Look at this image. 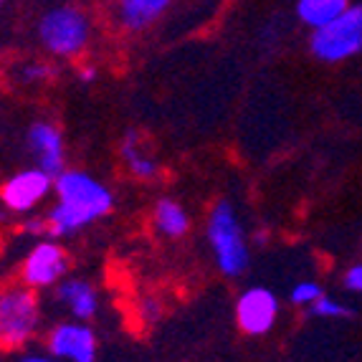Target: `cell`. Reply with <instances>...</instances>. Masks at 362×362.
Listing matches in <instances>:
<instances>
[{
    "label": "cell",
    "instance_id": "6da1fadb",
    "mask_svg": "<svg viewBox=\"0 0 362 362\" xmlns=\"http://www.w3.org/2000/svg\"><path fill=\"white\" fill-rule=\"evenodd\" d=\"M115 211V193L86 170H64L54 177V206L43 216L51 238H71Z\"/></svg>",
    "mask_w": 362,
    "mask_h": 362
},
{
    "label": "cell",
    "instance_id": "7a4b0ae2",
    "mask_svg": "<svg viewBox=\"0 0 362 362\" xmlns=\"http://www.w3.org/2000/svg\"><path fill=\"white\" fill-rule=\"evenodd\" d=\"M206 238L213 261L226 279H238L251 264V241L230 200H218L206 221Z\"/></svg>",
    "mask_w": 362,
    "mask_h": 362
},
{
    "label": "cell",
    "instance_id": "3957f363",
    "mask_svg": "<svg viewBox=\"0 0 362 362\" xmlns=\"http://www.w3.org/2000/svg\"><path fill=\"white\" fill-rule=\"evenodd\" d=\"M43 322V307L38 291L25 284H11L0 289V350L16 352L36 337Z\"/></svg>",
    "mask_w": 362,
    "mask_h": 362
},
{
    "label": "cell",
    "instance_id": "277c9868",
    "mask_svg": "<svg viewBox=\"0 0 362 362\" xmlns=\"http://www.w3.org/2000/svg\"><path fill=\"white\" fill-rule=\"evenodd\" d=\"M38 41L43 51L56 59H76L91 43V21L74 6L51 8L38 21Z\"/></svg>",
    "mask_w": 362,
    "mask_h": 362
},
{
    "label": "cell",
    "instance_id": "5b68a950",
    "mask_svg": "<svg viewBox=\"0 0 362 362\" xmlns=\"http://www.w3.org/2000/svg\"><path fill=\"white\" fill-rule=\"evenodd\" d=\"M309 49L322 64H342L362 54V6H350L342 16L312 30Z\"/></svg>",
    "mask_w": 362,
    "mask_h": 362
},
{
    "label": "cell",
    "instance_id": "8992f818",
    "mask_svg": "<svg viewBox=\"0 0 362 362\" xmlns=\"http://www.w3.org/2000/svg\"><path fill=\"white\" fill-rule=\"evenodd\" d=\"M69 276V254L59 238H38L21 261L18 279L33 291H49Z\"/></svg>",
    "mask_w": 362,
    "mask_h": 362
},
{
    "label": "cell",
    "instance_id": "52a82bcc",
    "mask_svg": "<svg viewBox=\"0 0 362 362\" xmlns=\"http://www.w3.org/2000/svg\"><path fill=\"white\" fill-rule=\"evenodd\" d=\"M54 193V177L41 168H23L0 185V206L16 216H28Z\"/></svg>",
    "mask_w": 362,
    "mask_h": 362
},
{
    "label": "cell",
    "instance_id": "ba28073f",
    "mask_svg": "<svg viewBox=\"0 0 362 362\" xmlns=\"http://www.w3.org/2000/svg\"><path fill=\"white\" fill-rule=\"evenodd\" d=\"M46 352L61 362H97L99 339L89 322L64 320L46 332Z\"/></svg>",
    "mask_w": 362,
    "mask_h": 362
},
{
    "label": "cell",
    "instance_id": "9c48e42d",
    "mask_svg": "<svg viewBox=\"0 0 362 362\" xmlns=\"http://www.w3.org/2000/svg\"><path fill=\"white\" fill-rule=\"evenodd\" d=\"M279 296L269 286H248L235 299V325L248 337H264L276 327Z\"/></svg>",
    "mask_w": 362,
    "mask_h": 362
},
{
    "label": "cell",
    "instance_id": "30bf717a",
    "mask_svg": "<svg viewBox=\"0 0 362 362\" xmlns=\"http://www.w3.org/2000/svg\"><path fill=\"white\" fill-rule=\"evenodd\" d=\"M25 147H28L36 168L49 173L51 177L66 170V142H64V134L54 122H30L28 132H25Z\"/></svg>",
    "mask_w": 362,
    "mask_h": 362
},
{
    "label": "cell",
    "instance_id": "8fae6325",
    "mask_svg": "<svg viewBox=\"0 0 362 362\" xmlns=\"http://www.w3.org/2000/svg\"><path fill=\"white\" fill-rule=\"evenodd\" d=\"M54 302L69 314V320L91 322L99 314L102 299H99L97 286L86 279L66 276L54 286Z\"/></svg>",
    "mask_w": 362,
    "mask_h": 362
},
{
    "label": "cell",
    "instance_id": "7c38bea8",
    "mask_svg": "<svg viewBox=\"0 0 362 362\" xmlns=\"http://www.w3.org/2000/svg\"><path fill=\"white\" fill-rule=\"evenodd\" d=\"M119 160L122 168L127 170L129 177L139 182H155L163 175V165L155 157L152 147L145 142V137L137 129H127L119 142Z\"/></svg>",
    "mask_w": 362,
    "mask_h": 362
},
{
    "label": "cell",
    "instance_id": "4fadbf2b",
    "mask_svg": "<svg viewBox=\"0 0 362 362\" xmlns=\"http://www.w3.org/2000/svg\"><path fill=\"white\" fill-rule=\"evenodd\" d=\"M173 0H117V21L129 33L150 28L163 18Z\"/></svg>",
    "mask_w": 362,
    "mask_h": 362
},
{
    "label": "cell",
    "instance_id": "5bb4252c",
    "mask_svg": "<svg viewBox=\"0 0 362 362\" xmlns=\"http://www.w3.org/2000/svg\"><path fill=\"white\" fill-rule=\"evenodd\" d=\"M152 226L157 235H163L168 241H177L190 230V213L175 198H160L152 208Z\"/></svg>",
    "mask_w": 362,
    "mask_h": 362
},
{
    "label": "cell",
    "instance_id": "9a60e30c",
    "mask_svg": "<svg viewBox=\"0 0 362 362\" xmlns=\"http://www.w3.org/2000/svg\"><path fill=\"white\" fill-rule=\"evenodd\" d=\"M350 8V0H296V16L309 28H322Z\"/></svg>",
    "mask_w": 362,
    "mask_h": 362
},
{
    "label": "cell",
    "instance_id": "2e32d148",
    "mask_svg": "<svg viewBox=\"0 0 362 362\" xmlns=\"http://www.w3.org/2000/svg\"><path fill=\"white\" fill-rule=\"evenodd\" d=\"M307 312L312 314V317H317V320H347V317H352L350 304L339 302V299H334V296H329V294L322 296L320 302H314Z\"/></svg>",
    "mask_w": 362,
    "mask_h": 362
},
{
    "label": "cell",
    "instance_id": "e0dca14e",
    "mask_svg": "<svg viewBox=\"0 0 362 362\" xmlns=\"http://www.w3.org/2000/svg\"><path fill=\"white\" fill-rule=\"evenodd\" d=\"M325 294H327V291L322 289L317 281H312V279H302V281H296V284L291 286L289 302L294 304V307H299V309H309L314 302H320Z\"/></svg>",
    "mask_w": 362,
    "mask_h": 362
},
{
    "label": "cell",
    "instance_id": "ac0fdd59",
    "mask_svg": "<svg viewBox=\"0 0 362 362\" xmlns=\"http://www.w3.org/2000/svg\"><path fill=\"white\" fill-rule=\"evenodd\" d=\"M51 76H54V69H51V64H43V61H28L21 66V81L23 84H46Z\"/></svg>",
    "mask_w": 362,
    "mask_h": 362
},
{
    "label": "cell",
    "instance_id": "d6986e66",
    "mask_svg": "<svg viewBox=\"0 0 362 362\" xmlns=\"http://www.w3.org/2000/svg\"><path fill=\"white\" fill-rule=\"evenodd\" d=\"M342 286L352 294H362V261L352 264L347 272L342 274Z\"/></svg>",
    "mask_w": 362,
    "mask_h": 362
},
{
    "label": "cell",
    "instance_id": "ffe728a7",
    "mask_svg": "<svg viewBox=\"0 0 362 362\" xmlns=\"http://www.w3.org/2000/svg\"><path fill=\"white\" fill-rule=\"evenodd\" d=\"M76 76H78V81H81V84H94V81H97V76H99V71L94 66H89V64H81V66H78V71H76Z\"/></svg>",
    "mask_w": 362,
    "mask_h": 362
},
{
    "label": "cell",
    "instance_id": "44dd1931",
    "mask_svg": "<svg viewBox=\"0 0 362 362\" xmlns=\"http://www.w3.org/2000/svg\"><path fill=\"white\" fill-rule=\"evenodd\" d=\"M145 312V320L147 322H155L160 314H163V309L157 307V302H152V299H147L145 304H139V314Z\"/></svg>",
    "mask_w": 362,
    "mask_h": 362
},
{
    "label": "cell",
    "instance_id": "7402d4cb",
    "mask_svg": "<svg viewBox=\"0 0 362 362\" xmlns=\"http://www.w3.org/2000/svg\"><path fill=\"white\" fill-rule=\"evenodd\" d=\"M21 362H61V360H56L54 355H25V357H21Z\"/></svg>",
    "mask_w": 362,
    "mask_h": 362
},
{
    "label": "cell",
    "instance_id": "603a6c76",
    "mask_svg": "<svg viewBox=\"0 0 362 362\" xmlns=\"http://www.w3.org/2000/svg\"><path fill=\"white\" fill-rule=\"evenodd\" d=\"M3 3H6V0H0V6H3Z\"/></svg>",
    "mask_w": 362,
    "mask_h": 362
}]
</instances>
